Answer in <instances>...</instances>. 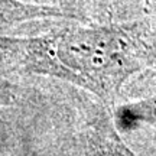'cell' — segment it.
Listing matches in <instances>:
<instances>
[{
  "instance_id": "obj_1",
  "label": "cell",
  "mask_w": 156,
  "mask_h": 156,
  "mask_svg": "<svg viewBox=\"0 0 156 156\" xmlns=\"http://www.w3.org/2000/svg\"><path fill=\"white\" fill-rule=\"evenodd\" d=\"M136 34L123 26L73 28L30 39H0V55L38 74L54 75L112 97L143 67Z\"/></svg>"
},
{
  "instance_id": "obj_2",
  "label": "cell",
  "mask_w": 156,
  "mask_h": 156,
  "mask_svg": "<svg viewBox=\"0 0 156 156\" xmlns=\"http://www.w3.org/2000/svg\"><path fill=\"white\" fill-rule=\"evenodd\" d=\"M49 16H62V12L49 6L29 5L17 0H0V25Z\"/></svg>"
},
{
  "instance_id": "obj_3",
  "label": "cell",
  "mask_w": 156,
  "mask_h": 156,
  "mask_svg": "<svg viewBox=\"0 0 156 156\" xmlns=\"http://www.w3.org/2000/svg\"><path fill=\"white\" fill-rule=\"evenodd\" d=\"M129 116H137L143 120H156V97L139 104L129 106Z\"/></svg>"
}]
</instances>
